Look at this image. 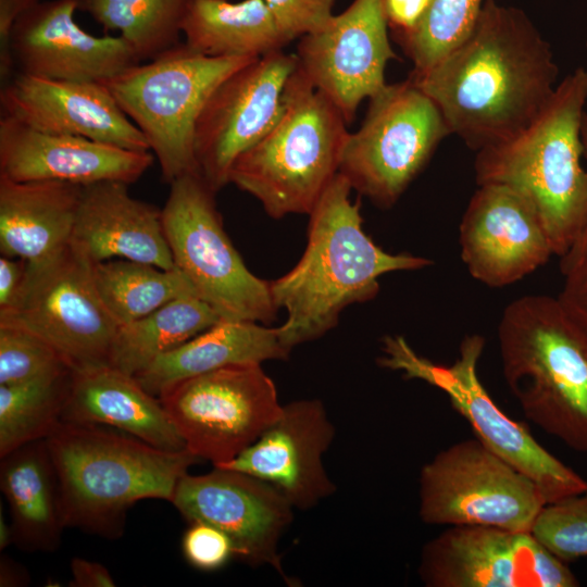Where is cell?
Returning a JSON list of instances; mask_svg holds the SVG:
<instances>
[{"instance_id":"4fadbf2b","label":"cell","mask_w":587,"mask_h":587,"mask_svg":"<svg viewBox=\"0 0 587 587\" xmlns=\"http://www.w3.org/2000/svg\"><path fill=\"white\" fill-rule=\"evenodd\" d=\"M0 323L35 333L72 370L110 365L120 327L98 295L92 262L72 240L51 257L27 263L18 302Z\"/></svg>"},{"instance_id":"ab89813d","label":"cell","mask_w":587,"mask_h":587,"mask_svg":"<svg viewBox=\"0 0 587 587\" xmlns=\"http://www.w3.org/2000/svg\"><path fill=\"white\" fill-rule=\"evenodd\" d=\"M27 262L23 259L0 258V316L17 304L26 276Z\"/></svg>"},{"instance_id":"5b68a950","label":"cell","mask_w":587,"mask_h":587,"mask_svg":"<svg viewBox=\"0 0 587 587\" xmlns=\"http://www.w3.org/2000/svg\"><path fill=\"white\" fill-rule=\"evenodd\" d=\"M498 340L503 377L525 416L587 453V330L558 297L527 295L503 310Z\"/></svg>"},{"instance_id":"8992f818","label":"cell","mask_w":587,"mask_h":587,"mask_svg":"<svg viewBox=\"0 0 587 587\" xmlns=\"http://www.w3.org/2000/svg\"><path fill=\"white\" fill-rule=\"evenodd\" d=\"M346 125L340 110L297 65L279 118L235 160L228 182L258 199L273 218L309 215L339 172Z\"/></svg>"},{"instance_id":"cb8c5ba5","label":"cell","mask_w":587,"mask_h":587,"mask_svg":"<svg viewBox=\"0 0 587 587\" xmlns=\"http://www.w3.org/2000/svg\"><path fill=\"white\" fill-rule=\"evenodd\" d=\"M62 421L116 428L166 451L187 450L159 398L111 365L72 370Z\"/></svg>"},{"instance_id":"f546056e","label":"cell","mask_w":587,"mask_h":587,"mask_svg":"<svg viewBox=\"0 0 587 587\" xmlns=\"http://www.w3.org/2000/svg\"><path fill=\"white\" fill-rule=\"evenodd\" d=\"M92 278L99 297L118 325L138 320L173 299L196 296L177 267L164 270L127 259L92 263Z\"/></svg>"},{"instance_id":"836d02e7","label":"cell","mask_w":587,"mask_h":587,"mask_svg":"<svg viewBox=\"0 0 587 587\" xmlns=\"http://www.w3.org/2000/svg\"><path fill=\"white\" fill-rule=\"evenodd\" d=\"M71 371L45 339L22 326L0 323V385L55 378Z\"/></svg>"},{"instance_id":"d590c367","label":"cell","mask_w":587,"mask_h":587,"mask_svg":"<svg viewBox=\"0 0 587 587\" xmlns=\"http://www.w3.org/2000/svg\"><path fill=\"white\" fill-rule=\"evenodd\" d=\"M288 45L320 32L334 17L335 0H264Z\"/></svg>"},{"instance_id":"9a60e30c","label":"cell","mask_w":587,"mask_h":587,"mask_svg":"<svg viewBox=\"0 0 587 587\" xmlns=\"http://www.w3.org/2000/svg\"><path fill=\"white\" fill-rule=\"evenodd\" d=\"M296 54L273 51L227 76L207 100L196 124L195 157L200 175L217 192L235 160L258 142L283 111Z\"/></svg>"},{"instance_id":"7c38bea8","label":"cell","mask_w":587,"mask_h":587,"mask_svg":"<svg viewBox=\"0 0 587 587\" xmlns=\"http://www.w3.org/2000/svg\"><path fill=\"white\" fill-rule=\"evenodd\" d=\"M158 398L186 449L213 466L238 457L283 411L276 386L259 363L227 365L180 380Z\"/></svg>"},{"instance_id":"60d3db41","label":"cell","mask_w":587,"mask_h":587,"mask_svg":"<svg viewBox=\"0 0 587 587\" xmlns=\"http://www.w3.org/2000/svg\"><path fill=\"white\" fill-rule=\"evenodd\" d=\"M432 0H385L386 15L392 33L412 29L423 17Z\"/></svg>"},{"instance_id":"ee69618b","label":"cell","mask_w":587,"mask_h":587,"mask_svg":"<svg viewBox=\"0 0 587 587\" xmlns=\"http://www.w3.org/2000/svg\"><path fill=\"white\" fill-rule=\"evenodd\" d=\"M29 582L27 572L13 560L1 557L0 562V586H25Z\"/></svg>"},{"instance_id":"f35d334b","label":"cell","mask_w":587,"mask_h":587,"mask_svg":"<svg viewBox=\"0 0 587 587\" xmlns=\"http://www.w3.org/2000/svg\"><path fill=\"white\" fill-rule=\"evenodd\" d=\"M40 0H0V80L5 84L15 73L10 37L16 21Z\"/></svg>"},{"instance_id":"b9f144b4","label":"cell","mask_w":587,"mask_h":587,"mask_svg":"<svg viewBox=\"0 0 587 587\" xmlns=\"http://www.w3.org/2000/svg\"><path fill=\"white\" fill-rule=\"evenodd\" d=\"M70 569L72 574L70 586L114 587L116 585L109 570L99 562L75 557L71 560Z\"/></svg>"},{"instance_id":"f6af8a7d","label":"cell","mask_w":587,"mask_h":587,"mask_svg":"<svg viewBox=\"0 0 587 587\" xmlns=\"http://www.w3.org/2000/svg\"><path fill=\"white\" fill-rule=\"evenodd\" d=\"M12 544V529L11 524L8 523L3 516L2 508L0 510V550L5 549Z\"/></svg>"},{"instance_id":"3957f363","label":"cell","mask_w":587,"mask_h":587,"mask_svg":"<svg viewBox=\"0 0 587 587\" xmlns=\"http://www.w3.org/2000/svg\"><path fill=\"white\" fill-rule=\"evenodd\" d=\"M46 440L65 526L107 539L123 535L136 502H171L179 479L201 461L188 450H162L99 424L61 421Z\"/></svg>"},{"instance_id":"7a4b0ae2","label":"cell","mask_w":587,"mask_h":587,"mask_svg":"<svg viewBox=\"0 0 587 587\" xmlns=\"http://www.w3.org/2000/svg\"><path fill=\"white\" fill-rule=\"evenodd\" d=\"M351 190L338 173L309 214L302 257L270 282L275 307L287 312L277 333L288 352L335 327L348 305L374 299L383 275L433 264L428 258L394 254L377 246L363 229L360 203L350 200Z\"/></svg>"},{"instance_id":"1f68e13d","label":"cell","mask_w":587,"mask_h":587,"mask_svg":"<svg viewBox=\"0 0 587 587\" xmlns=\"http://www.w3.org/2000/svg\"><path fill=\"white\" fill-rule=\"evenodd\" d=\"M71 373L20 385H0V458L46 439L62 421Z\"/></svg>"},{"instance_id":"e0dca14e","label":"cell","mask_w":587,"mask_h":587,"mask_svg":"<svg viewBox=\"0 0 587 587\" xmlns=\"http://www.w3.org/2000/svg\"><path fill=\"white\" fill-rule=\"evenodd\" d=\"M385 0H353L320 32L303 36L298 68L351 122L364 99L387 85L385 68L397 59L388 36Z\"/></svg>"},{"instance_id":"5bb4252c","label":"cell","mask_w":587,"mask_h":587,"mask_svg":"<svg viewBox=\"0 0 587 587\" xmlns=\"http://www.w3.org/2000/svg\"><path fill=\"white\" fill-rule=\"evenodd\" d=\"M530 532L453 525L422 549L427 587H576L575 574Z\"/></svg>"},{"instance_id":"ba28073f","label":"cell","mask_w":587,"mask_h":587,"mask_svg":"<svg viewBox=\"0 0 587 587\" xmlns=\"http://www.w3.org/2000/svg\"><path fill=\"white\" fill-rule=\"evenodd\" d=\"M484 347L483 336L469 335L462 339L455 361L445 365L417 354L402 336H385L377 363L445 392L476 438L534 480L547 504L586 491L584 477L540 446L526 427L507 416L490 398L477 373Z\"/></svg>"},{"instance_id":"83f0119b","label":"cell","mask_w":587,"mask_h":587,"mask_svg":"<svg viewBox=\"0 0 587 587\" xmlns=\"http://www.w3.org/2000/svg\"><path fill=\"white\" fill-rule=\"evenodd\" d=\"M183 35L189 49L214 58H260L287 45L264 0H195Z\"/></svg>"},{"instance_id":"484cf974","label":"cell","mask_w":587,"mask_h":587,"mask_svg":"<svg viewBox=\"0 0 587 587\" xmlns=\"http://www.w3.org/2000/svg\"><path fill=\"white\" fill-rule=\"evenodd\" d=\"M0 488L10 509L12 544L28 552L57 550L66 526L46 439L28 442L1 458Z\"/></svg>"},{"instance_id":"e575fe53","label":"cell","mask_w":587,"mask_h":587,"mask_svg":"<svg viewBox=\"0 0 587 587\" xmlns=\"http://www.w3.org/2000/svg\"><path fill=\"white\" fill-rule=\"evenodd\" d=\"M530 533L564 562L587 557V490L546 504Z\"/></svg>"},{"instance_id":"603a6c76","label":"cell","mask_w":587,"mask_h":587,"mask_svg":"<svg viewBox=\"0 0 587 587\" xmlns=\"http://www.w3.org/2000/svg\"><path fill=\"white\" fill-rule=\"evenodd\" d=\"M72 242L92 263L127 259L175 268L161 210L134 198L122 182L82 187Z\"/></svg>"},{"instance_id":"d6a6232c","label":"cell","mask_w":587,"mask_h":587,"mask_svg":"<svg viewBox=\"0 0 587 587\" xmlns=\"http://www.w3.org/2000/svg\"><path fill=\"white\" fill-rule=\"evenodd\" d=\"M488 0H432L421 21L410 30L394 33L414 72L441 60L472 32Z\"/></svg>"},{"instance_id":"44dd1931","label":"cell","mask_w":587,"mask_h":587,"mask_svg":"<svg viewBox=\"0 0 587 587\" xmlns=\"http://www.w3.org/2000/svg\"><path fill=\"white\" fill-rule=\"evenodd\" d=\"M1 115L34 129L149 151L139 128L102 83L43 78L15 72L0 90Z\"/></svg>"},{"instance_id":"bcb514c9","label":"cell","mask_w":587,"mask_h":587,"mask_svg":"<svg viewBox=\"0 0 587 587\" xmlns=\"http://www.w3.org/2000/svg\"><path fill=\"white\" fill-rule=\"evenodd\" d=\"M586 49H587V42H586Z\"/></svg>"},{"instance_id":"7402d4cb","label":"cell","mask_w":587,"mask_h":587,"mask_svg":"<svg viewBox=\"0 0 587 587\" xmlns=\"http://www.w3.org/2000/svg\"><path fill=\"white\" fill-rule=\"evenodd\" d=\"M153 159L149 151L45 133L8 116L0 118V176L10 180L78 186L115 180L129 185L145 174Z\"/></svg>"},{"instance_id":"8d00e7d4","label":"cell","mask_w":587,"mask_h":587,"mask_svg":"<svg viewBox=\"0 0 587 587\" xmlns=\"http://www.w3.org/2000/svg\"><path fill=\"white\" fill-rule=\"evenodd\" d=\"M182 550L187 562L201 571H215L235 558L229 537L201 521L190 522L183 536Z\"/></svg>"},{"instance_id":"52a82bcc","label":"cell","mask_w":587,"mask_h":587,"mask_svg":"<svg viewBox=\"0 0 587 587\" xmlns=\"http://www.w3.org/2000/svg\"><path fill=\"white\" fill-rule=\"evenodd\" d=\"M254 59L207 57L180 42L102 84L143 134L162 179L171 184L199 173L193 148L198 117L213 90Z\"/></svg>"},{"instance_id":"9c48e42d","label":"cell","mask_w":587,"mask_h":587,"mask_svg":"<svg viewBox=\"0 0 587 587\" xmlns=\"http://www.w3.org/2000/svg\"><path fill=\"white\" fill-rule=\"evenodd\" d=\"M170 186L161 212L175 267L222 320L270 324L278 311L270 282L252 274L233 246L216 192L200 173L179 176Z\"/></svg>"},{"instance_id":"d4e9b609","label":"cell","mask_w":587,"mask_h":587,"mask_svg":"<svg viewBox=\"0 0 587 587\" xmlns=\"http://www.w3.org/2000/svg\"><path fill=\"white\" fill-rule=\"evenodd\" d=\"M82 187L55 182H14L0 176V252L40 262L72 240Z\"/></svg>"},{"instance_id":"74e56055","label":"cell","mask_w":587,"mask_h":587,"mask_svg":"<svg viewBox=\"0 0 587 587\" xmlns=\"http://www.w3.org/2000/svg\"><path fill=\"white\" fill-rule=\"evenodd\" d=\"M558 296L572 316L587 330V253L563 273Z\"/></svg>"},{"instance_id":"f1b7e54d","label":"cell","mask_w":587,"mask_h":587,"mask_svg":"<svg viewBox=\"0 0 587 587\" xmlns=\"http://www.w3.org/2000/svg\"><path fill=\"white\" fill-rule=\"evenodd\" d=\"M221 320L208 303L196 296L173 299L138 320L120 325L110 365L135 376L159 355L180 346Z\"/></svg>"},{"instance_id":"6da1fadb","label":"cell","mask_w":587,"mask_h":587,"mask_svg":"<svg viewBox=\"0 0 587 587\" xmlns=\"http://www.w3.org/2000/svg\"><path fill=\"white\" fill-rule=\"evenodd\" d=\"M558 75L551 47L527 14L488 0L467 37L409 79L435 102L450 134L477 152L529 127Z\"/></svg>"},{"instance_id":"8fae6325","label":"cell","mask_w":587,"mask_h":587,"mask_svg":"<svg viewBox=\"0 0 587 587\" xmlns=\"http://www.w3.org/2000/svg\"><path fill=\"white\" fill-rule=\"evenodd\" d=\"M546 504L534 480L477 438L439 451L420 473L419 514L426 524L530 532Z\"/></svg>"},{"instance_id":"30bf717a","label":"cell","mask_w":587,"mask_h":587,"mask_svg":"<svg viewBox=\"0 0 587 587\" xmlns=\"http://www.w3.org/2000/svg\"><path fill=\"white\" fill-rule=\"evenodd\" d=\"M450 130L435 102L409 78L369 99L365 118L349 133L339 172L380 208L396 203Z\"/></svg>"},{"instance_id":"4dcf8cb0","label":"cell","mask_w":587,"mask_h":587,"mask_svg":"<svg viewBox=\"0 0 587 587\" xmlns=\"http://www.w3.org/2000/svg\"><path fill=\"white\" fill-rule=\"evenodd\" d=\"M195 0H78L105 30H118L138 60H152L180 43Z\"/></svg>"},{"instance_id":"ffe728a7","label":"cell","mask_w":587,"mask_h":587,"mask_svg":"<svg viewBox=\"0 0 587 587\" xmlns=\"http://www.w3.org/2000/svg\"><path fill=\"white\" fill-rule=\"evenodd\" d=\"M334 437L323 403L297 400L283 405L279 417L238 457L216 466L260 478L295 509L309 510L336 490L323 465Z\"/></svg>"},{"instance_id":"4316f807","label":"cell","mask_w":587,"mask_h":587,"mask_svg":"<svg viewBox=\"0 0 587 587\" xmlns=\"http://www.w3.org/2000/svg\"><path fill=\"white\" fill-rule=\"evenodd\" d=\"M277 327L251 321L221 320L180 346L159 355L135 375L149 394L158 397L165 388L190 377L227 365L285 360Z\"/></svg>"},{"instance_id":"7bdbcfd3","label":"cell","mask_w":587,"mask_h":587,"mask_svg":"<svg viewBox=\"0 0 587 587\" xmlns=\"http://www.w3.org/2000/svg\"><path fill=\"white\" fill-rule=\"evenodd\" d=\"M580 139L583 143V155L587 161V111L584 112L580 124ZM587 253V226L577 242L572 249L561 258L560 268L562 274L566 272L576 261Z\"/></svg>"},{"instance_id":"d6986e66","label":"cell","mask_w":587,"mask_h":587,"mask_svg":"<svg viewBox=\"0 0 587 587\" xmlns=\"http://www.w3.org/2000/svg\"><path fill=\"white\" fill-rule=\"evenodd\" d=\"M78 0L40 1L14 24L10 47L18 72L102 83L140 63L121 36L97 37L76 23Z\"/></svg>"},{"instance_id":"277c9868","label":"cell","mask_w":587,"mask_h":587,"mask_svg":"<svg viewBox=\"0 0 587 587\" xmlns=\"http://www.w3.org/2000/svg\"><path fill=\"white\" fill-rule=\"evenodd\" d=\"M587 101V68L558 84L537 120L517 136L476 152L477 185L502 184L537 211L560 259L587 226V168L580 124Z\"/></svg>"},{"instance_id":"ac0fdd59","label":"cell","mask_w":587,"mask_h":587,"mask_svg":"<svg viewBox=\"0 0 587 587\" xmlns=\"http://www.w3.org/2000/svg\"><path fill=\"white\" fill-rule=\"evenodd\" d=\"M459 243L472 277L489 287L514 284L554 254L534 205L502 184L478 185L461 220Z\"/></svg>"},{"instance_id":"2e32d148","label":"cell","mask_w":587,"mask_h":587,"mask_svg":"<svg viewBox=\"0 0 587 587\" xmlns=\"http://www.w3.org/2000/svg\"><path fill=\"white\" fill-rule=\"evenodd\" d=\"M171 503L190 522L201 521L223 530L235 558L250 566L268 565L289 585L278 544L294 519V507L273 486L252 475L213 466L209 473H186Z\"/></svg>"}]
</instances>
